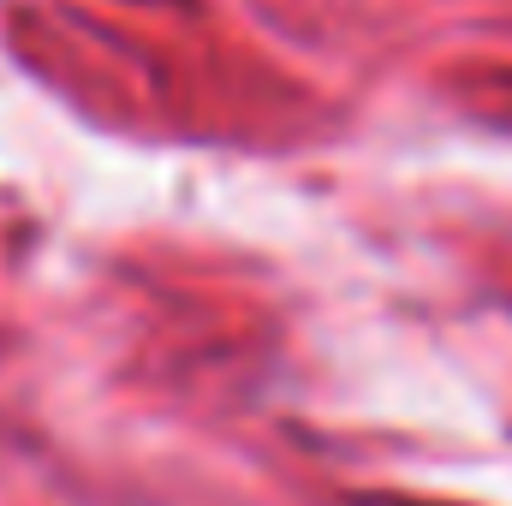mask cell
Instances as JSON below:
<instances>
[{"instance_id": "6da1fadb", "label": "cell", "mask_w": 512, "mask_h": 506, "mask_svg": "<svg viewBox=\"0 0 512 506\" xmlns=\"http://www.w3.org/2000/svg\"><path fill=\"white\" fill-rule=\"evenodd\" d=\"M370 506H423V501H370Z\"/></svg>"}]
</instances>
